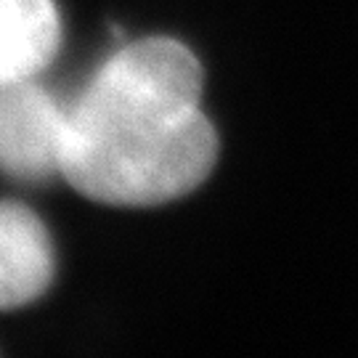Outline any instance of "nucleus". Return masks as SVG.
I'll use <instances>...</instances> for the list:
<instances>
[{"mask_svg":"<svg viewBox=\"0 0 358 358\" xmlns=\"http://www.w3.org/2000/svg\"><path fill=\"white\" fill-rule=\"evenodd\" d=\"M66 106L35 77L0 83V170L16 180L62 176Z\"/></svg>","mask_w":358,"mask_h":358,"instance_id":"f03ea898","label":"nucleus"},{"mask_svg":"<svg viewBox=\"0 0 358 358\" xmlns=\"http://www.w3.org/2000/svg\"><path fill=\"white\" fill-rule=\"evenodd\" d=\"M215 159L202 66L178 40L120 48L66 106L62 176L93 202L165 205L194 192Z\"/></svg>","mask_w":358,"mask_h":358,"instance_id":"f257e3e1","label":"nucleus"},{"mask_svg":"<svg viewBox=\"0 0 358 358\" xmlns=\"http://www.w3.org/2000/svg\"><path fill=\"white\" fill-rule=\"evenodd\" d=\"M62 43L53 0H0V83L38 77Z\"/></svg>","mask_w":358,"mask_h":358,"instance_id":"20e7f679","label":"nucleus"},{"mask_svg":"<svg viewBox=\"0 0 358 358\" xmlns=\"http://www.w3.org/2000/svg\"><path fill=\"white\" fill-rule=\"evenodd\" d=\"M53 244L29 207L0 202V310L22 308L48 289Z\"/></svg>","mask_w":358,"mask_h":358,"instance_id":"7ed1b4c3","label":"nucleus"}]
</instances>
